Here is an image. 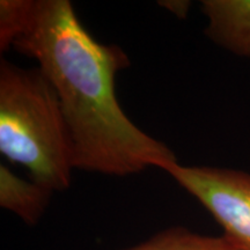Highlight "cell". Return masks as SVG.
Segmentation results:
<instances>
[{
    "instance_id": "cell-1",
    "label": "cell",
    "mask_w": 250,
    "mask_h": 250,
    "mask_svg": "<svg viewBox=\"0 0 250 250\" xmlns=\"http://www.w3.org/2000/svg\"><path fill=\"white\" fill-rule=\"evenodd\" d=\"M12 49L39 62L67 123L74 168L124 177L177 164L174 152L132 123L116 96V76L130 66L124 50L90 35L68 0H33Z\"/></svg>"
},
{
    "instance_id": "cell-2",
    "label": "cell",
    "mask_w": 250,
    "mask_h": 250,
    "mask_svg": "<svg viewBox=\"0 0 250 250\" xmlns=\"http://www.w3.org/2000/svg\"><path fill=\"white\" fill-rule=\"evenodd\" d=\"M0 152L51 192L72 182L73 145L61 103L40 67L0 62Z\"/></svg>"
},
{
    "instance_id": "cell-3",
    "label": "cell",
    "mask_w": 250,
    "mask_h": 250,
    "mask_svg": "<svg viewBox=\"0 0 250 250\" xmlns=\"http://www.w3.org/2000/svg\"><path fill=\"white\" fill-rule=\"evenodd\" d=\"M166 173L195 197L223 227L228 240L250 250V175L213 167L170 166Z\"/></svg>"
},
{
    "instance_id": "cell-4",
    "label": "cell",
    "mask_w": 250,
    "mask_h": 250,
    "mask_svg": "<svg viewBox=\"0 0 250 250\" xmlns=\"http://www.w3.org/2000/svg\"><path fill=\"white\" fill-rule=\"evenodd\" d=\"M205 34L220 46L250 58V0H203Z\"/></svg>"
},
{
    "instance_id": "cell-5",
    "label": "cell",
    "mask_w": 250,
    "mask_h": 250,
    "mask_svg": "<svg viewBox=\"0 0 250 250\" xmlns=\"http://www.w3.org/2000/svg\"><path fill=\"white\" fill-rule=\"evenodd\" d=\"M52 193L34 181L22 180L4 164L0 165V205L30 226L41 220Z\"/></svg>"
},
{
    "instance_id": "cell-6",
    "label": "cell",
    "mask_w": 250,
    "mask_h": 250,
    "mask_svg": "<svg viewBox=\"0 0 250 250\" xmlns=\"http://www.w3.org/2000/svg\"><path fill=\"white\" fill-rule=\"evenodd\" d=\"M124 250H241L225 235L210 236L193 233L188 228L169 227L147 241Z\"/></svg>"
},
{
    "instance_id": "cell-7",
    "label": "cell",
    "mask_w": 250,
    "mask_h": 250,
    "mask_svg": "<svg viewBox=\"0 0 250 250\" xmlns=\"http://www.w3.org/2000/svg\"><path fill=\"white\" fill-rule=\"evenodd\" d=\"M33 0H1L0 1V51L12 49L29 15Z\"/></svg>"
},
{
    "instance_id": "cell-8",
    "label": "cell",
    "mask_w": 250,
    "mask_h": 250,
    "mask_svg": "<svg viewBox=\"0 0 250 250\" xmlns=\"http://www.w3.org/2000/svg\"><path fill=\"white\" fill-rule=\"evenodd\" d=\"M160 4L179 18H186L190 8L189 1H180V0L179 1H161Z\"/></svg>"
}]
</instances>
